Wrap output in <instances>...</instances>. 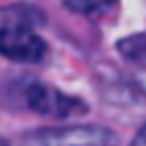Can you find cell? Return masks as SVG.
<instances>
[{
    "label": "cell",
    "instance_id": "obj_1",
    "mask_svg": "<svg viewBox=\"0 0 146 146\" xmlns=\"http://www.w3.org/2000/svg\"><path fill=\"white\" fill-rule=\"evenodd\" d=\"M119 137L103 125H59L23 132L16 146H116Z\"/></svg>",
    "mask_w": 146,
    "mask_h": 146
},
{
    "label": "cell",
    "instance_id": "obj_5",
    "mask_svg": "<svg viewBox=\"0 0 146 146\" xmlns=\"http://www.w3.org/2000/svg\"><path fill=\"white\" fill-rule=\"evenodd\" d=\"M64 7L73 14H82V16H91V14H98V11H105L110 9L116 0H62Z\"/></svg>",
    "mask_w": 146,
    "mask_h": 146
},
{
    "label": "cell",
    "instance_id": "obj_6",
    "mask_svg": "<svg viewBox=\"0 0 146 146\" xmlns=\"http://www.w3.org/2000/svg\"><path fill=\"white\" fill-rule=\"evenodd\" d=\"M130 146H146V125H141L135 135V139L130 141Z\"/></svg>",
    "mask_w": 146,
    "mask_h": 146
},
{
    "label": "cell",
    "instance_id": "obj_4",
    "mask_svg": "<svg viewBox=\"0 0 146 146\" xmlns=\"http://www.w3.org/2000/svg\"><path fill=\"white\" fill-rule=\"evenodd\" d=\"M119 52L135 64H146V34H132L116 43Z\"/></svg>",
    "mask_w": 146,
    "mask_h": 146
},
{
    "label": "cell",
    "instance_id": "obj_2",
    "mask_svg": "<svg viewBox=\"0 0 146 146\" xmlns=\"http://www.w3.org/2000/svg\"><path fill=\"white\" fill-rule=\"evenodd\" d=\"M25 103L32 112L43 114V116H55V119H64L71 114H84L87 105L75 98V96H66L64 91L48 87V84H30L27 94H25Z\"/></svg>",
    "mask_w": 146,
    "mask_h": 146
},
{
    "label": "cell",
    "instance_id": "obj_7",
    "mask_svg": "<svg viewBox=\"0 0 146 146\" xmlns=\"http://www.w3.org/2000/svg\"><path fill=\"white\" fill-rule=\"evenodd\" d=\"M0 146H9V144H7V141H5V139H0Z\"/></svg>",
    "mask_w": 146,
    "mask_h": 146
},
{
    "label": "cell",
    "instance_id": "obj_3",
    "mask_svg": "<svg viewBox=\"0 0 146 146\" xmlns=\"http://www.w3.org/2000/svg\"><path fill=\"white\" fill-rule=\"evenodd\" d=\"M46 50H48L46 41L32 30L23 25L0 27V55L2 57L11 62H21V64H34L43 59Z\"/></svg>",
    "mask_w": 146,
    "mask_h": 146
}]
</instances>
